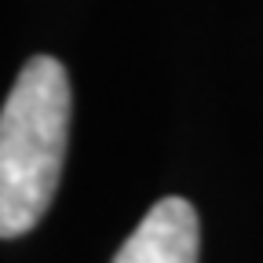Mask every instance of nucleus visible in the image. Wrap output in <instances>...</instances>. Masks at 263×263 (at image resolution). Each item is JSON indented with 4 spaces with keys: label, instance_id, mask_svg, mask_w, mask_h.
<instances>
[{
    "label": "nucleus",
    "instance_id": "f257e3e1",
    "mask_svg": "<svg viewBox=\"0 0 263 263\" xmlns=\"http://www.w3.org/2000/svg\"><path fill=\"white\" fill-rule=\"evenodd\" d=\"M73 88L55 55H33L0 114V234L8 241L37 227L62 179L70 146Z\"/></svg>",
    "mask_w": 263,
    "mask_h": 263
},
{
    "label": "nucleus",
    "instance_id": "f03ea898",
    "mask_svg": "<svg viewBox=\"0 0 263 263\" xmlns=\"http://www.w3.org/2000/svg\"><path fill=\"white\" fill-rule=\"evenodd\" d=\"M201 223L190 201L161 197L117 249L114 263H197Z\"/></svg>",
    "mask_w": 263,
    "mask_h": 263
}]
</instances>
